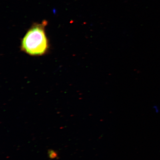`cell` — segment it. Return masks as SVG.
<instances>
[{"instance_id":"obj_2","label":"cell","mask_w":160,"mask_h":160,"mask_svg":"<svg viewBox=\"0 0 160 160\" xmlns=\"http://www.w3.org/2000/svg\"><path fill=\"white\" fill-rule=\"evenodd\" d=\"M48 155L51 159H55L58 157V154L57 152L53 150L49 149L48 151Z\"/></svg>"},{"instance_id":"obj_1","label":"cell","mask_w":160,"mask_h":160,"mask_svg":"<svg viewBox=\"0 0 160 160\" xmlns=\"http://www.w3.org/2000/svg\"><path fill=\"white\" fill-rule=\"evenodd\" d=\"M47 22L35 24L30 28L22 40L21 48L31 56L44 55L49 48V42L46 35L45 28Z\"/></svg>"}]
</instances>
